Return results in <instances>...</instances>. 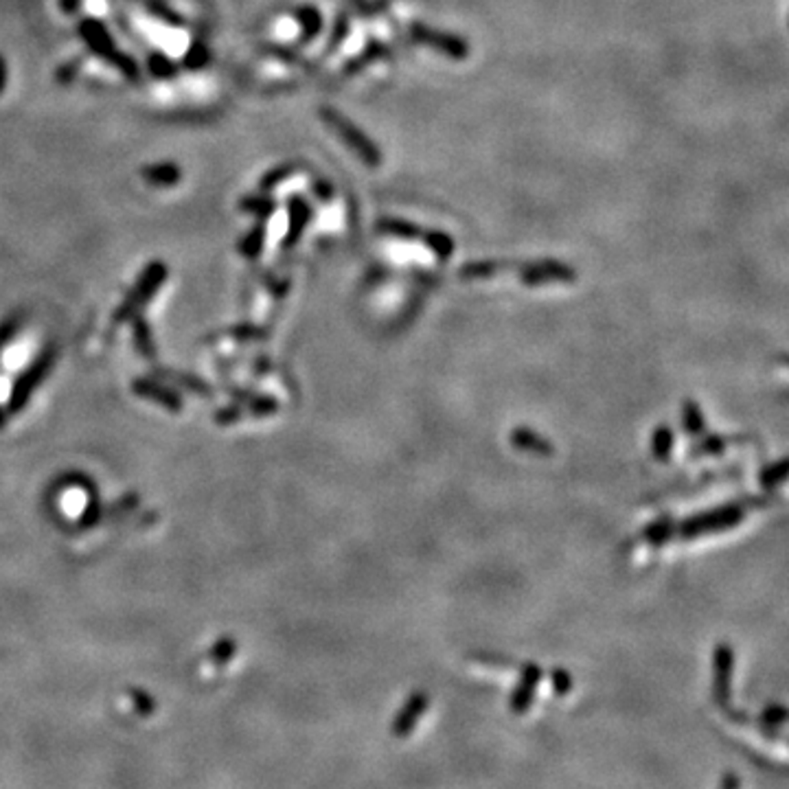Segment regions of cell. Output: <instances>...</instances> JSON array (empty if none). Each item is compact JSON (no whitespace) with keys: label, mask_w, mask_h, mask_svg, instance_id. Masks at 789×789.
<instances>
[{"label":"cell","mask_w":789,"mask_h":789,"mask_svg":"<svg viewBox=\"0 0 789 789\" xmlns=\"http://www.w3.org/2000/svg\"><path fill=\"white\" fill-rule=\"evenodd\" d=\"M765 504H767L765 498H743V500H734V503L723 504V507L704 511V514H695L682 522L671 520L669 540H676V537L693 540V537L711 535V533L731 531L739 524V522H743L750 509L765 507Z\"/></svg>","instance_id":"1"},{"label":"cell","mask_w":789,"mask_h":789,"mask_svg":"<svg viewBox=\"0 0 789 789\" xmlns=\"http://www.w3.org/2000/svg\"><path fill=\"white\" fill-rule=\"evenodd\" d=\"M318 117L320 121L327 125L331 132L338 136L347 150H351L353 154L360 158L362 165L371 167V170L382 165V151H379V147L375 145L371 136L364 134L362 130L351 121V119H347L345 114L331 106L320 108Z\"/></svg>","instance_id":"2"},{"label":"cell","mask_w":789,"mask_h":789,"mask_svg":"<svg viewBox=\"0 0 789 789\" xmlns=\"http://www.w3.org/2000/svg\"><path fill=\"white\" fill-rule=\"evenodd\" d=\"M78 31L90 53H95L97 57L106 59L108 64H112V67L121 75H125L128 79H139L140 73H139V67H136V62L130 56H125V53L119 51L117 45H114L110 31H108V26L103 25L101 20L84 18L79 23Z\"/></svg>","instance_id":"3"},{"label":"cell","mask_w":789,"mask_h":789,"mask_svg":"<svg viewBox=\"0 0 789 789\" xmlns=\"http://www.w3.org/2000/svg\"><path fill=\"white\" fill-rule=\"evenodd\" d=\"M515 270L520 283L526 287L553 285V283H573L576 279V270L568 264L557 259H540V261H500V272Z\"/></svg>","instance_id":"4"},{"label":"cell","mask_w":789,"mask_h":789,"mask_svg":"<svg viewBox=\"0 0 789 789\" xmlns=\"http://www.w3.org/2000/svg\"><path fill=\"white\" fill-rule=\"evenodd\" d=\"M410 37L419 45L434 48V51L443 53L450 59H465L470 56V47L465 40H461L459 36L445 34V31L432 29V26L423 23H412L410 25Z\"/></svg>","instance_id":"5"},{"label":"cell","mask_w":789,"mask_h":789,"mask_svg":"<svg viewBox=\"0 0 789 789\" xmlns=\"http://www.w3.org/2000/svg\"><path fill=\"white\" fill-rule=\"evenodd\" d=\"M511 445H514L515 450L531 452V454H537V456L553 454L551 441L542 437V434H537L535 430L531 428H515L514 434H511Z\"/></svg>","instance_id":"6"},{"label":"cell","mask_w":789,"mask_h":789,"mask_svg":"<svg viewBox=\"0 0 789 789\" xmlns=\"http://www.w3.org/2000/svg\"><path fill=\"white\" fill-rule=\"evenodd\" d=\"M140 178L151 187H173L182 181L181 167L173 165V162H154V165H147L140 170Z\"/></svg>","instance_id":"7"},{"label":"cell","mask_w":789,"mask_h":789,"mask_svg":"<svg viewBox=\"0 0 789 789\" xmlns=\"http://www.w3.org/2000/svg\"><path fill=\"white\" fill-rule=\"evenodd\" d=\"M309 217H312V209H309V204L305 202L303 198H292L290 200V233H287V237H285L287 246L301 237L303 228L309 222Z\"/></svg>","instance_id":"8"},{"label":"cell","mask_w":789,"mask_h":789,"mask_svg":"<svg viewBox=\"0 0 789 789\" xmlns=\"http://www.w3.org/2000/svg\"><path fill=\"white\" fill-rule=\"evenodd\" d=\"M296 20L298 25H301V45H307V42H312L316 36L320 34V26H323V18H320L318 9L309 7V5H303V7L296 9Z\"/></svg>","instance_id":"9"},{"label":"cell","mask_w":789,"mask_h":789,"mask_svg":"<svg viewBox=\"0 0 789 789\" xmlns=\"http://www.w3.org/2000/svg\"><path fill=\"white\" fill-rule=\"evenodd\" d=\"M673 443H676V434L669 426H658L651 437V454L658 462H667L671 459Z\"/></svg>","instance_id":"10"},{"label":"cell","mask_w":789,"mask_h":789,"mask_svg":"<svg viewBox=\"0 0 789 789\" xmlns=\"http://www.w3.org/2000/svg\"><path fill=\"white\" fill-rule=\"evenodd\" d=\"M682 426L690 434V437H700V434H704L706 419H704V412H701L698 401H693V400L682 401Z\"/></svg>","instance_id":"11"},{"label":"cell","mask_w":789,"mask_h":789,"mask_svg":"<svg viewBox=\"0 0 789 789\" xmlns=\"http://www.w3.org/2000/svg\"><path fill=\"white\" fill-rule=\"evenodd\" d=\"M239 206H242L244 213L257 215V217H261V220H265V217H270L276 211V202L270 198L268 193L246 195V198L239 202Z\"/></svg>","instance_id":"12"},{"label":"cell","mask_w":789,"mask_h":789,"mask_svg":"<svg viewBox=\"0 0 789 789\" xmlns=\"http://www.w3.org/2000/svg\"><path fill=\"white\" fill-rule=\"evenodd\" d=\"M423 244H426V246L432 250L439 259H450L452 253H454V239H452L448 233L430 231Z\"/></svg>","instance_id":"13"},{"label":"cell","mask_w":789,"mask_h":789,"mask_svg":"<svg viewBox=\"0 0 789 789\" xmlns=\"http://www.w3.org/2000/svg\"><path fill=\"white\" fill-rule=\"evenodd\" d=\"M298 170H301V167H298V162H285V165L276 167V170L268 171L264 178H261V189H264V192H272V189L279 187L281 182H285L287 178L294 176V173H296Z\"/></svg>","instance_id":"14"},{"label":"cell","mask_w":789,"mask_h":789,"mask_svg":"<svg viewBox=\"0 0 789 789\" xmlns=\"http://www.w3.org/2000/svg\"><path fill=\"white\" fill-rule=\"evenodd\" d=\"M785 478H787V459H778L776 462H772V465H767L765 470L761 472V485L765 489H774L781 485Z\"/></svg>","instance_id":"15"},{"label":"cell","mask_w":789,"mask_h":789,"mask_svg":"<svg viewBox=\"0 0 789 789\" xmlns=\"http://www.w3.org/2000/svg\"><path fill=\"white\" fill-rule=\"evenodd\" d=\"M728 441L726 437H717V434H712L709 439H701L698 445H693V450H690V454L693 456H720L723 450H726Z\"/></svg>","instance_id":"16"},{"label":"cell","mask_w":789,"mask_h":789,"mask_svg":"<svg viewBox=\"0 0 789 789\" xmlns=\"http://www.w3.org/2000/svg\"><path fill=\"white\" fill-rule=\"evenodd\" d=\"M209 59H211V53H209V48H206L204 42H193V45L189 47V53H187V57H184V64H187V68L200 70V68H204L206 64H209Z\"/></svg>","instance_id":"17"},{"label":"cell","mask_w":789,"mask_h":789,"mask_svg":"<svg viewBox=\"0 0 789 789\" xmlns=\"http://www.w3.org/2000/svg\"><path fill=\"white\" fill-rule=\"evenodd\" d=\"M150 73L158 79H167L171 78V75H176V64L167 56H162V53H154V56L150 57Z\"/></svg>","instance_id":"18"},{"label":"cell","mask_w":789,"mask_h":789,"mask_svg":"<svg viewBox=\"0 0 789 789\" xmlns=\"http://www.w3.org/2000/svg\"><path fill=\"white\" fill-rule=\"evenodd\" d=\"M264 237H265V228L264 226H254L253 231L248 233L246 235V239H244V246H242V250L246 254H254L257 253V250L264 246Z\"/></svg>","instance_id":"19"},{"label":"cell","mask_w":789,"mask_h":789,"mask_svg":"<svg viewBox=\"0 0 789 789\" xmlns=\"http://www.w3.org/2000/svg\"><path fill=\"white\" fill-rule=\"evenodd\" d=\"M379 56H384V48L379 45H373L371 48H369V51H364L360 57L349 62V67H347V73H358V70H360L364 64H371L373 59H378Z\"/></svg>","instance_id":"20"},{"label":"cell","mask_w":789,"mask_h":789,"mask_svg":"<svg viewBox=\"0 0 789 789\" xmlns=\"http://www.w3.org/2000/svg\"><path fill=\"white\" fill-rule=\"evenodd\" d=\"M79 67H81V59H79V57H78V59H73V62L64 64V67L57 70L56 79L59 81V84H68L70 79H75V75H78Z\"/></svg>","instance_id":"21"},{"label":"cell","mask_w":789,"mask_h":789,"mask_svg":"<svg viewBox=\"0 0 789 789\" xmlns=\"http://www.w3.org/2000/svg\"><path fill=\"white\" fill-rule=\"evenodd\" d=\"M7 79H9V68H7V59L0 56V95H3L5 88H7Z\"/></svg>","instance_id":"22"},{"label":"cell","mask_w":789,"mask_h":789,"mask_svg":"<svg viewBox=\"0 0 789 789\" xmlns=\"http://www.w3.org/2000/svg\"><path fill=\"white\" fill-rule=\"evenodd\" d=\"M314 192H318V195L323 200H329L331 198V189L327 187V184H325L323 181H316V184H314Z\"/></svg>","instance_id":"23"},{"label":"cell","mask_w":789,"mask_h":789,"mask_svg":"<svg viewBox=\"0 0 789 789\" xmlns=\"http://www.w3.org/2000/svg\"><path fill=\"white\" fill-rule=\"evenodd\" d=\"M62 5L67 9H78L79 7V0H62Z\"/></svg>","instance_id":"24"}]
</instances>
